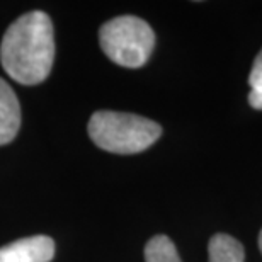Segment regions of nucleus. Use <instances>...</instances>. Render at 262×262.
I'll list each match as a JSON object with an SVG mask.
<instances>
[{
	"mask_svg": "<svg viewBox=\"0 0 262 262\" xmlns=\"http://www.w3.org/2000/svg\"><path fill=\"white\" fill-rule=\"evenodd\" d=\"M20 128V106L15 92L0 78V146L10 143Z\"/></svg>",
	"mask_w": 262,
	"mask_h": 262,
	"instance_id": "5",
	"label": "nucleus"
},
{
	"mask_svg": "<svg viewBox=\"0 0 262 262\" xmlns=\"http://www.w3.org/2000/svg\"><path fill=\"white\" fill-rule=\"evenodd\" d=\"M208 257V262H245V249L232 235L216 233L209 238Z\"/></svg>",
	"mask_w": 262,
	"mask_h": 262,
	"instance_id": "6",
	"label": "nucleus"
},
{
	"mask_svg": "<svg viewBox=\"0 0 262 262\" xmlns=\"http://www.w3.org/2000/svg\"><path fill=\"white\" fill-rule=\"evenodd\" d=\"M145 262H182L174 242L167 235H155L145 245Z\"/></svg>",
	"mask_w": 262,
	"mask_h": 262,
	"instance_id": "7",
	"label": "nucleus"
},
{
	"mask_svg": "<svg viewBox=\"0 0 262 262\" xmlns=\"http://www.w3.org/2000/svg\"><path fill=\"white\" fill-rule=\"evenodd\" d=\"M260 78H262V50L259 51L254 60L252 70H250V75H249V85H254V83L259 82Z\"/></svg>",
	"mask_w": 262,
	"mask_h": 262,
	"instance_id": "9",
	"label": "nucleus"
},
{
	"mask_svg": "<svg viewBox=\"0 0 262 262\" xmlns=\"http://www.w3.org/2000/svg\"><path fill=\"white\" fill-rule=\"evenodd\" d=\"M55 257V242L46 235L19 238L0 247V262H51Z\"/></svg>",
	"mask_w": 262,
	"mask_h": 262,
	"instance_id": "4",
	"label": "nucleus"
},
{
	"mask_svg": "<svg viewBox=\"0 0 262 262\" xmlns=\"http://www.w3.org/2000/svg\"><path fill=\"white\" fill-rule=\"evenodd\" d=\"M249 104H250V107L262 111V78L259 82H255L254 85H250Z\"/></svg>",
	"mask_w": 262,
	"mask_h": 262,
	"instance_id": "8",
	"label": "nucleus"
},
{
	"mask_svg": "<svg viewBox=\"0 0 262 262\" xmlns=\"http://www.w3.org/2000/svg\"><path fill=\"white\" fill-rule=\"evenodd\" d=\"M55 60V36L50 15L33 10L5 31L0 45L4 70L23 85H38L50 75Z\"/></svg>",
	"mask_w": 262,
	"mask_h": 262,
	"instance_id": "1",
	"label": "nucleus"
},
{
	"mask_svg": "<svg viewBox=\"0 0 262 262\" xmlns=\"http://www.w3.org/2000/svg\"><path fill=\"white\" fill-rule=\"evenodd\" d=\"M87 129L99 148L118 155L140 154L162 136L159 123L138 114L118 111L94 113Z\"/></svg>",
	"mask_w": 262,
	"mask_h": 262,
	"instance_id": "2",
	"label": "nucleus"
},
{
	"mask_svg": "<svg viewBox=\"0 0 262 262\" xmlns=\"http://www.w3.org/2000/svg\"><path fill=\"white\" fill-rule=\"evenodd\" d=\"M259 249H260V254H262V230H260V233H259Z\"/></svg>",
	"mask_w": 262,
	"mask_h": 262,
	"instance_id": "10",
	"label": "nucleus"
},
{
	"mask_svg": "<svg viewBox=\"0 0 262 262\" xmlns=\"http://www.w3.org/2000/svg\"><path fill=\"white\" fill-rule=\"evenodd\" d=\"M99 43L107 58L116 65L140 68L154 51L155 33L146 20L135 15H121L102 24Z\"/></svg>",
	"mask_w": 262,
	"mask_h": 262,
	"instance_id": "3",
	"label": "nucleus"
}]
</instances>
